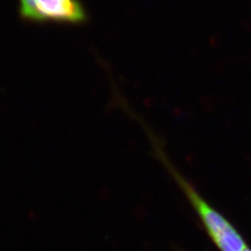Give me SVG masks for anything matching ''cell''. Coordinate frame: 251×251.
<instances>
[{
  "label": "cell",
  "instance_id": "7a4b0ae2",
  "mask_svg": "<svg viewBox=\"0 0 251 251\" xmlns=\"http://www.w3.org/2000/svg\"><path fill=\"white\" fill-rule=\"evenodd\" d=\"M20 17L34 24L79 25L88 14L80 0H18Z\"/></svg>",
  "mask_w": 251,
  "mask_h": 251
},
{
  "label": "cell",
  "instance_id": "3957f363",
  "mask_svg": "<svg viewBox=\"0 0 251 251\" xmlns=\"http://www.w3.org/2000/svg\"><path fill=\"white\" fill-rule=\"evenodd\" d=\"M251 251V250H250V249H249V248H247V249H246V250H244V251Z\"/></svg>",
  "mask_w": 251,
  "mask_h": 251
},
{
  "label": "cell",
  "instance_id": "6da1fadb",
  "mask_svg": "<svg viewBox=\"0 0 251 251\" xmlns=\"http://www.w3.org/2000/svg\"><path fill=\"white\" fill-rule=\"evenodd\" d=\"M152 142L155 148L157 158L161 160L164 166L170 171L179 188L182 190L190 204L198 213L202 224L206 227L207 233L217 247L222 251H243L246 250L248 248L247 244L231 223L228 222L225 216L217 211L213 206H210L193 185L190 184L188 180L183 178L179 171L171 165L156 139H153Z\"/></svg>",
  "mask_w": 251,
  "mask_h": 251
}]
</instances>
